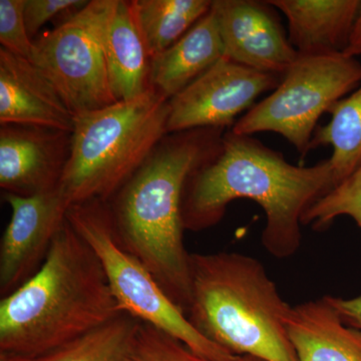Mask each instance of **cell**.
Here are the masks:
<instances>
[{"instance_id": "obj_28", "label": "cell", "mask_w": 361, "mask_h": 361, "mask_svg": "<svg viewBox=\"0 0 361 361\" xmlns=\"http://www.w3.org/2000/svg\"><path fill=\"white\" fill-rule=\"evenodd\" d=\"M0 361H13L8 355H4V353H0Z\"/></svg>"}, {"instance_id": "obj_5", "label": "cell", "mask_w": 361, "mask_h": 361, "mask_svg": "<svg viewBox=\"0 0 361 361\" xmlns=\"http://www.w3.org/2000/svg\"><path fill=\"white\" fill-rule=\"evenodd\" d=\"M169 99L154 87L75 116L59 189L68 205L108 203L168 135Z\"/></svg>"}, {"instance_id": "obj_9", "label": "cell", "mask_w": 361, "mask_h": 361, "mask_svg": "<svg viewBox=\"0 0 361 361\" xmlns=\"http://www.w3.org/2000/svg\"><path fill=\"white\" fill-rule=\"evenodd\" d=\"M282 78L223 56L170 99L168 134L203 128L231 130L237 116L250 110L261 94L276 89Z\"/></svg>"}, {"instance_id": "obj_18", "label": "cell", "mask_w": 361, "mask_h": 361, "mask_svg": "<svg viewBox=\"0 0 361 361\" xmlns=\"http://www.w3.org/2000/svg\"><path fill=\"white\" fill-rule=\"evenodd\" d=\"M141 323L123 312L44 355L30 358L8 356L13 361H135Z\"/></svg>"}, {"instance_id": "obj_25", "label": "cell", "mask_w": 361, "mask_h": 361, "mask_svg": "<svg viewBox=\"0 0 361 361\" xmlns=\"http://www.w3.org/2000/svg\"><path fill=\"white\" fill-rule=\"evenodd\" d=\"M330 305L338 313L344 324L361 331V295L355 298L325 295Z\"/></svg>"}, {"instance_id": "obj_27", "label": "cell", "mask_w": 361, "mask_h": 361, "mask_svg": "<svg viewBox=\"0 0 361 361\" xmlns=\"http://www.w3.org/2000/svg\"><path fill=\"white\" fill-rule=\"evenodd\" d=\"M233 361H266L264 360H261V358L254 357V356L249 355H242L237 356L236 360Z\"/></svg>"}, {"instance_id": "obj_1", "label": "cell", "mask_w": 361, "mask_h": 361, "mask_svg": "<svg viewBox=\"0 0 361 361\" xmlns=\"http://www.w3.org/2000/svg\"><path fill=\"white\" fill-rule=\"evenodd\" d=\"M334 187L329 160L295 166L283 154L253 135H223L217 153L188 177L180 216L185 231L200 232L219 224L227 207L249 199L264 211L261 242L277 259L295 255L302 241L303 214Z\"/></svg>"}, {"instance_id": "obj_23", "label": "cell", "mask_w": 361, "mask_h": 361, "mask_svg": "<svg viewBox=\"0 0 361 361\" xmlns=\"http://www.w3.org/2000/svg\"><path fill=\"white\" fill-rule=\"evenodd\" d=\"M25 2V0H0V44L1 49L30 59L33 40L26 30Z\"/></svg>"}, {"instance_id": "obj_21", "label": "cell", "mask_w": 361, "mask_h": 361, "mask_svg": "<svg viewBox=\"0 0 361 361\" xmlns=\"http://www.w3.org/2000/svg\"><path fill=\"white\" fill-rule=\"evenodd\" d=\"M341 216L353 218L361 231V164L353 174L307 209L303 214L302 225L324 231Z\"/></svg>"}, {"instance_id": "obj_12", "label": "cell", "mask_w": 361, "mask_h": 361, "mask_svg": "<svg viewBox=\"0 0 361 361\" xmlns=\"http://www.w3.org/2000/svg\"><path fill=\"white\" fill-rule=\"evenodd\" d=\"M71 133L0 126V188L6 194L35 196L59 187L71 151Z\"/></svg>"}, {"instance_id": "obj_19", "label": "cell", "mask_w": 361, "mask_h": 361, "mask_svg": "<svg viewBox=\"0 0 361 361\" xmlns=\"http://www.w3.org/2000/svg\"><path fill=\"white\" fill-rule=\"evenodd\" d=\"M211 0H134L133 14L151 59L172 47L209 13Z\"/></svg>"}, {"instance_id": "obj_3", "label": "cell", "mask_w": 361, "mask_h": 361, "mask_svg": "<svg viewBox=\"0 0 361 361\" xmlns=\"http://www.w3.org/2000/svg\"><path fill=\"white\" fill-rule=\"evenodd\" d=\"M122 313L96 253L66 220L39 270L0 301V353L37 357Z\"/></svg>"}, {"instance_id": "obj_10", "label": "cell", "mask_w": 361, "mask_h": 361, "mask_svg": "<svg viewBox=\"0 0 361 361\" xmlns=\"http://www.w3.org/2000/svg\"><path fill=\"white\" fill-rule=\"evenodd\" d=\"M4 199L11 217L0 243L1 298L39 270L70 208L59 187L30 197L4 193Z\"/></svg>"}, {"instance_id": "obj_15", "label": "cell", "mask_w": 361, "mask_h": 361, "mask_svg": "<svg viewBox=\"0 0 361 361\" xmlns=\"http://www.w3.org/2000/svg\"><path fill=\"white\" fill-rule=\"evenodd\" d=\"M286 327L298 361H361V331L344 324L325 295L291 307Z\"/></svg>"}, {"instance_id": "obj_13", "label": "cell", "mask_w": 361, "mask_h": 361, "mask_svg": "<svg viewBox=\"0 0 361 361\" xmlns=\"http://www.w3.org/2000/svg\"><path fill=\"white\" fill-rule=\"evenodd\" d=\"M75 116L30 59L0 49V126H33L71 133Z\"/></svg>"}, {"instance_id": "obj_16", "label": "cell", "mask_w": 361, "mask_h": 361, "mask_svg": "<svg viewBox=\"0 0 361 361\" xmlns=\"http://www.w3.org/2000/svg\"><path fill=\"white\" fill-rule=\"evenodd\" d=\"M224 56L212 7L172 47L151 59L149 85L170 101Z\"/></svg>"}, {"instance_id": "obj_11", "label": "cell", "mask_w": 361, "mask_h": 361, "mask_svg": "<svg viewBox=\"0 0 361 361\" xmlns=\"http://www.w3.org/2000/svg\"><path fill=\"white\" fill-rule=\"evenodd\" d=\"M224 56L263 73L284 75L298 58L269 1L214 0Z\"/></svg>"}, {"instance_id": "obj_24", "label": "cell", "mask_w": 361, "mask_h": 361, "mask_svg": "<svg viewBox=\"0 0 361 361\" xmlns=\"http://www.w3.org/2000/svg\"><path fill=\"white\" fill-rule=\"evenodd\" d=\"M87 0H25L23 16L28 35L35 40L45 23L63 14L73 16L87 6Z\"/></svg>"}, {"instance_id": "obj_17", "label": "cell", "mask_w": 361, "mask_h": 361, "mask_svg": "<svg viewBox=\"0 0 361 361\" xmlns=\"http://www.w3.org/2000/svg\"><path fill=\"white\" fill-rule=\"evenodd\" d=\"M106 65L116 102L137 99L151 87V56L135 23L130 1L118 0L109 26Z\"/></svg>"}, {"instance_id": "obj_6", "label": "cell", "mask_w": 361, "mask_h": 361, "mask_svg": "<svg viewBox=\"0 0 361 361\" xmlns=\"http://www.w3.org/2000/svg\"><path fill=\"white\" fill-rule=\"evenodd\" d=\"M66 220L96 253L123 312L176 337L207 360H236V355L195 329L151 272L121 246L114 232L108 203L90 201L71 206Z\"/></svg>"}, {"instance_id": "obj_26", "label": "cell", "mask_w": 361, "mask_h": 361, "mask_svg": "<svg viewBox=\"0 0 361 361\" xmlns=\"http://www.w3.org/2000/svg\"><path fill=\"white\" fill-rule=\"evenodd\" d=\"M343 54L356 59L361 56V8L353 25L348 47Z\"/></svg>"}, {"instance_id": "obj_2", "label": "cell", "mask_w": 361, "mask_h": 361, "mask_svg": "<svg viewBox=\"0 0 361 361\" xmlns=\"http://www.w3.org/2000/svg\"><path fill=\"white\" fill-rule=\"evenodd\" d=\"M224 129L168 134L108 202L116 239L157 280L187 316L191 301V253L184 243L180 202L185 183L212 158Z\"/></svg>"}, {"instance_id": "obj_20", "label": "cell", "mask_w": 361, "mask_h": 361, "mask_svg": "<svg viewBox=\"0 0 361 361\" xmlns=\"http://www.w3.org/2000/svg\"><path fill=\"white\" fill-rule=\"evenodd\" d=\"M329 114V122L315 130L311 151L318 147H331L332 155L329 160L336 187L361 164V85L337 102Z\"/></svg>"}, {"instance_id": "obj_4", "label": "cell", "mask_w": 361, "mask_h": 361, "mask_svg": "<svg viewBox=\"0 0 361 361\" xmlns=\"http://www.w3.org/2000/svg\"><path fill=\"white\" fill-rule=\"evenodd\" d=\"M291 307L258 259L238 252L191 253L188 319L232 355L298 361L286 327Z\"/></svg>"}, {"instance_id": "obj_8", "label": "cell", "mask_w": 361, "mask_h": 361, "mask_svg": "<svg viewBox=\"0 0 361 361\" xmlns=\"http://www.w3.org/2000/svg\"><path fill=\"white\" fill-rule=\"evenodd\" d=\"M118 0H90L54 30L33 40L30 61L78 116L116 103L106 65L109 26Z\"/></svg>"}, {"instance_id": "obj_22", "label": "cell", "mask_w": 361, "mask_h": 361, "mask_svg": "<svg viewBox=\"0 0 361 361\" xmlns=\"http://www.w3.org/2000/svg\"><path fill=\"white\" fill-rule=\"evenodd\" d=\"M135 361H212L197 355L186 344L161 330L141 323Z\"/></svg>"}, {"instance_id": "obj_7", "label": "cell", "mask_w": 361, "mask_h": 361, "mask_svg": "<svg viewBox=\"0 0 361 361\" xmlns=\"http://www.w3.org/2000/svg\"><path fill=\"white\" fill-rule=\"evenodd\" d=\"M361 85V63L343 52L299 54L281 82L237 120L231 130L253 135L272 132L285 137L304 161L323 114Z\"/></svg>"}, {"instance_id": "obj_14", "label": "cell", "mask_w": 361, "mask_h": 361, "mask_svg": "<svg viewBox=\"0 0 361 361\" xmlns=\"http://www.w3.org/2000/svg\"><path fill=\"white\" fill-rule=\"evenodd\" d=\"M286 16L288 39L299 54L344 52L360 0H269Z\"/></svg>"}]
</instances>
